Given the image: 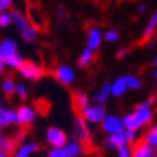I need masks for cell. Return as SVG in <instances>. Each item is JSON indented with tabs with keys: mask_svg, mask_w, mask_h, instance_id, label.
<instances>
[{
	"mask_svg": "<svg viewBox=\"0 0 157 157\" xmlns=\"http://www.w3.org/2000/svg\"><path fill=\"white\" fill-rule=\"evenodd\" d=\"M63 150L67 151V154L69 157H79L84 153V143L78 141V140H69L65 144Z\"/></svg>",
	"mask_w": 157,
	"mask_h": 157,
	"instance_id": "obj_20",
	"label": "cell"
},
{
	"mask_svg": "<svg viewBox=\"0 0 157 157\" xmlns=\"http://www.w3.org/2000/svg\"><path fill=\"white\" fill-rule=\"evenodd\" d=\"M56 16L59 17V19H63V17L67 16V13H65V12H63L62 9H59V10H56Z\"/></svg>",
	"mask_w": 157,
	"mask_h": 157,
	"instance_id": "obj_39",
	"label": "cell"
},
{
	"mask_svg": "<svg viewBox=\"0 0 157 157\" xmlns=\"http://www.w3.org/2000/svg\"><path fill=\"white\" fill-rule=\"evenodd\" d=\"M5 6H3V3H2V0H0V13H2V12H5Z\"/></svg>",
	"mask_w": 157,
	"mask_h": 157,
	"instance_id": "obj_43",
	"label": "cell"
},
{
	"mask_svg": "<svg viewBox=\"0 0 157 157\" xmlns=\"http://www.w3.org/2000/svg\"><path fill=\"white\" fill-rule=\"evenodd\" d=\"M2 3H3L6 10H9L12 7V5H13V0H2Z\"/></svg>",
	"mask_w": 157,
	"mask_h": 157,
	"instance_id": "obj_38",
	"label": "cell"
},
{
	"mask_svg": "<svg viewBox=\"0 0 157 157\" xmlns=\"http://www.w3.org/2000/svg\"><path fill=\"white\" fill-rule=\"evenodd\" d=\"M0 56H2V51H0Z\"/></svg>",
	"mask_w": 157,
	"mask_h": 157,
	"instance_id": "obj_47",
	"label": "cell"
},
{
	"mask_svg": "<svg viewBox=\"0 0 157 157\" xmlns=\"http://www.w3.org/2000/svg\"><path fill=\"white\" fill-rule=\"evenodd\" d=\"M125 53H127V49H125V48H120L118 51H117V58H120V59H121V58L125 56Z\"/></svg>",
	"mask_w": 157,
	"mask_h": 157,
	"instance_id": "obj_37",
	"label": "cell"
},
{
	"mask_svg": "<svg viewBox=\"0 0 157 157\" xmlns=\"http://www.w3.org/2000/svg\"><path fill=\"white\" fill-rule=\"evenodd\" d=\"M74 105H75V108L82 114V113H84V111L91 105L88 94L84 92V91H78V92H75V95H74Z\"/></svg>",
	"mask_w": 157,
	"mask_h": 157,
	"instance_id": "obj_17",
	"label": "cell"
},
{
	"mask_svg": "<svg viewBox=\"0 0 157 157\" xmlns=\"http://www.w3.org/2000/svg\"><path fill=\"white\" fill-rule=\"evenodd\" d=\"M0 157H10V154H7L5 151H0Z\"/></svg>",
	"mask_w": 157,
	"mask_h": 157,
	"instance_id": "obj_42",
	"label": "cell"
},
{
	"mask_svg": "<svg viewBox=\"0 0 157 157\" xmlns=\"http://www.w3.org/2000/svg\"><path fill=\"white\" fill-rule=\"evenodd\" d=\"M156 117H157V114H156Z\"/></svg>",
	"mask_w": 157,
	"mask_h": 157,
	"instance_id": "obj_48",
	"label": "cell"
},
{
	"mask_svg": "<svg viewBox=\"0 0 157 157\" xmlns=\"http://www.w3.org/2000/svg\"><path fill=\"white\" fill-rule=\"evenodd\" d=\"M72 136L74 140H78L81 143H88L91 138V133H90V127L84 117L79 115L74 120V125H72Z\"/></svg>",
	"mask_w": 157,
	"mask_h": 157,
	"instance_id": "obj_7",
	"label": "cell"
},
{
	"mask_svg": "<svg viewBox=\"0 0 157 157\" xmlns=\"http://www.w3.org/2000/svg\"><path fill=\"white\" fill-rule=\"evenodd\" d=\"M16 88H17V82L13 78H5L0 84V92L7 98H12L13 95H16Z\"/></svg>",
	"mask_w": 157,
	"mask_h": 157,
	"instance_id": "obj_19",
	"label": "cell"
},
{
	"mask_svg": "<svg viewBox=\"0 0 157 157\" xmlns=\"http://www.w3.org/2000/svg\"><path fill=\"white\" fill-rule=\"evenodd\" d=\"M45 140L51 147H65V144L69 141L67 131L62 130L61 127H55V125H51L46 128Z\"/></svg>",
	"mask_w": 157,
	"mask_h": 157,
	"instance_id": "obj_3",
	"label": "cell"
},
{
	"mask_svg": "<svg viewBox=\"0 0 157 157\" xmlns=\"http://www.w3.org/2000/svg\"><path fill=\"white\" fill-rule=\"evenodd\" d=\"M6 67L9 68V69H14V71H19L22 65H23L26 59L23 58L22 53H16V55H12V56L6 58Z\"/></svg>",
	"mask_w": 157,
	"mask_h": 157,
	"instance_id": "obj_23",
	"label": "cell"
},
{
	"mask_svg": "<svg viewBox=\"0 0 157 157\" xmlns=\"http://www.w3.org/2000/svg\"><path fill=\"white\" fill-rule=\"evenodd\" d=\"M134 115H136V118L138 120V123L141 124V127H144V125H147V124H150L153 121V109L151 107H148V105H146L144 102H141V104H138L136 108H134Z\"/></svg>",
	"mask_w": 157,
	"mask_h": 157,
	"instance_id": "obj_10",
	"label": "cell"
},
{
	"mask_svg": "<svg viewBox=\"0 0 157 157\" xmlns=\"http://www.w3.org/2000/svg\"><path fill=\"white\" fill-rule=\"evenodd\" d=\"M153 78H154V79L157 81V68L154 69V71H153Z\"/></svg>",
	"mask_w": 157,
	"mask_h": 157,
	"instance_id": "obj_44",
	"label": "cell"
},
{
	"mask_svg": "<svg viewBox=\"0 0 157 157\" xmlns=\"http://www.w3.org/2000/svg\"><path fill=\"white\" fill-rule=\"evenodd\" d=\"M53 78L56 79L61 85L71 86L76 81V71L68 63H59L53 69Z\"/></svg>",
	"mask_w": 157,
	"mask_h": 157,
	"instance_id": "obj_2",
	"label": "cell"
},
{
	"mask_svg": "<svg viewBox=\"0 0 157 157\" xmlns=\"http://www.w3.org/2000/svg\"><path fill=\"white\" fill-rule=\"evenodd\" d=\"M125 137H127L128 144L136 143V141H137V131H130V130H125Z\"/></svg>",
	"mask_w": 157,
	"mask_h": 157,
	"instance_id": "obj_35",
	"label": "cell"
},
{
	"mask_svg": "<svg viewBox=\"0 0 157 157\" xmlns=\"http://www.w3.org/2000/svg\"><path fill=\"white\" fill-rule=\"evenodd\" d=\"M109 84H111V97H114V98L123 97L127 92V90H128L125 76H117L114 81L109 82Z\"/></svg>",
	"mask_w": 157,
	"mask_h": 157,
	"instance_id": "obj_15",
	"label": "cell"
},
{
	"mask_svg": "<svg viewBox=\"0 0 157 157\" xmlns=\"http://www.w3.org/2000/svg\"><path fill=\"white\" fill-rule=\"evenodd\" d=\"M6 61H5V58L3 56H0V75H2V74H3V72L6 71Z\"/></svg>",
	"mask_w": 157,
	"mask_h": 157,
	"instance_id": "obj_36",
	"label": "cell"
},
{
	"mask_svg": "<svg viewBox=\"0 0 157 157\" xmlns=\"http://www.w3.org/2000/svg\"><path fill=\"white\" fill-rule=\"evenodd\" d=\"M117 156L118 157H133V147L130 144H124L117 148Z\"/></svg>",
	"mask_w": 157,
	"mask_h": 157,
	"instance_id": "obj_33",
	"label": "cell"
},
{
	"mask_svg": "<svg viewBox=\"0 0 157 157\" xmlns=\"http://www.w3.org/2000/svg\"><path fill=\"white\" fill-rule=\"evenodd\" d=\"M16 97L20 101H26L29 97V88L26 85V82H17V88H16Z\"/></svg>",
	"mask_w": 157,
	"mask_h": 157,
	"instance_id": "obj_31",
	"label": "cell"
},
{
	"mask_svg": "<svg viewBox=\"0 0 157 157\" xmlns=\"http://www.w3.org/2000/svg\"><path fill=\"white\" fill-rule=\"evenodd\" d=\"M109 97H111V84H109V82H105V84H102V86H101L100 90L92 95L91 100H92V104L104 105L105 102L108 101Z\"/></svg>",
	"mask_w": 157,
	"mask_h": 157,
	"instance_id": "obj_16",
	"label": "cell"
},
{
	"mask_svg": "<svg viewBox=\"0 0 157 157\" xmlns=\"http://www.w3.org/2000/svg\"><path fill=\"white\" fill-rule=\"evenodd\" d=\"M123 123H124V128L130 130V131H138L141 128V124L138 123V120L136 118L134 113H128L123 117Z\"/></svg>",
	"mask_w": 157,
	"mask_h": 157,
	"instance_id": "obj_22",
	"label": "cell"
},
{
	"mask_svg": "<svg viewBox=\"0 0 157 157\" xmlns=\"http://www.w3.org/2000/svg\"><path fill=\"white\" fill-rule=\"evenodd\" d=\"M13 25V16H12V10H5L0 13V28L6 29Z\"/></svg>",
	"mask_w": 157,
	"mask_h": 157,
	"instance_id": "obj_30",
	"label": "cell"
},
{
	"mask_svg": "<svg viewBox=\"0 0 157 157\" xmlns=\"http://www.w3.org/2000/svg\"><path fill=\"white\" fill-rule=\"evenodd\" d=\"M104 40L107 43H115L120 40V33L115 29H108L104 32Z\"/></svg>",
	"mask_w": 157,
	"mask_h": 157,
	"instance_id": "obj_32",
	"label": "cell"
},
{
	"mask_svg": "<svg viewBox=\"0 0 157 157\" xmlns=\"http://www.w3.org/2000/svg\"><path fill=\"white\" fill-rule=\"evenodd\" d=\"M124 144H128L127 137H125V131L120 134H114V136H107V138L104 140V147L107 150H117Z\"/></svg>",
	"mask_w": 157,
	"mask_h": 157,
	"instance_id": "obj_12",
	"label": "cell"
},
{
	"mask_svg": "<svg viewBox=\"0 0 157 157\" xmlns=\"http://www.w3.org/2000/svg\"><path fill=\"white\" fill-rule=\"evenodd\" d=\"M17 72H19L20 78H23L25 81H30V82L39 81L45 75L43 67L35 61H26Z\"/></svg>",
	"mask_w": 157,
	"mask_h": 157,
	"instance_id": "obj_1",
	"label": "cell"
},
{
	"mask_svg": "<svg viewBox=\"0 0 157 157\" xmlns=\"http://www.w3.org/2000/svg\"><path fill=\"white\" fill-rule=\"evenodd\" d=\"M124 76H125V81H127V86H128V90L137 91V90H141V88H143V81H141L137 75L127 74V75H124Z\"/></svg>",
	"mask_w": 157,
	"mask_h": 157,
	"instance_id": "obj_27",
	"label": "cell"
},
{
	"mask_svg": "<svg viewBox=\"0 0 157 157\" xmlns=\"http://www.w3.org/2000/svg\"><path fill=\"white\" fill-rule=\"evenodd\" d=\"M20 38H22V40L26 43H33L36 39H38V28L36 26H30V28L26 30V32H23V33H20Z\"/></svg>",
	"mask_w": 157,
	"mask_h": 157,
	"instance_id": "obj_29",
	"label": "cell"
},
{
	"mask_svg": "<svg viewBox=\"0 0 157 157\" xmlns=\"http://www.w3.org/2000/svg\"><path fill=\"white\" fill-rule=\"evenodd\" d=\"M39 150V144L33 140L25 141L20 146H17L16 151L13 153V157H32Z\"/></svg>",
	"mask_w": 157,
	"mask_h": 157,
	"instance_id": "obj_11",
	"label": "cell"
},
{
	"mask_svg": "<svg viewBox=\"0 0 157 157\" xmlns=\"http://www.w3.org/2000/svg\"><path fill=\"white\" fill-rule=\"evenodd\" d=\"M10 125H17V113L10 107H0V128H9Z\"/></svg>",
	"mask_w": 157,
	"mask_h": 157,
	"instance_id": "obj_9",
	"label": "cell"
},
{
	"mask_svg": "<svg viewBox=\"0 0 157 157\" xmlns=\"http://www.w3.org/2000/svg\"><path fill=\"white\" fill-rule=\"evenodd\" d=\"M0 107H3V105H2V95H0Z\"/></svg>",
	"mask_w": 157,
	"mask_h": 157,
	"instance_id": "obj_45",
	"label": "cell"
},
{
	"mask_svg": "<svg viewBox=\"0 0 157 157\" xmlns=\"http://www.w3.org/2000/svg\"><path fill=\"white\" fill-rule=\"evenodd\" d=\"M12 16H13V25L16 26V29L19 30L20 33L26 32L32 26L30 20H29V16L22 13L20 10H12Z\"/></svg>",
	"mask_w": 157,
	"mask_h": 157,
	"instance_id": "obj_13",
	"label": "cell"
},
{
	"mask_svg": "<svg viewBox=\"0 0 157 157\" xmlns=\"http://www.w3.org/2000/svg\"><path fill=\"white\" fill-rule=\"evenodd\" d=\"M16 148H17V146H16V140L13 137L0 134V151L12 154V153L16 151Z\"/></svg>",
	"mask_w": 157,
	"mask_h": 157,
	"instance_id": "obj_21",
	"label": "cell"
},
{
	"mask_svg": "<svg viewBox=\"0 0 157 157\" xmlns=\"http://www.w3.org/2000/svg\"><path fill=\"white\" fill-rule=\"evenodd\" d=\"M48 157H69L63 147H51L48 151Z\"/></svg>",
	"mask_w": 157,
	"mask_h": 157,
	"instance_id": "obj_34",
	"label": "cell"
},
{
	"mask_svg": "<svg viewBox=\"0 0 157 157\" xmlns=\"http://www.w3.org/2000/svg\"><path fill=\"white\" fill-rule=\"evenodd\" d=\"M151 63L154 65V67L157 68V55H154V58H153V61H151Z\"/></svg>",
	"mask_w": 157,
	"mask_h": 157,
	"instance_id": "obj_41",
	"label": "cell"
},
{
	"mask_svg": "<svg viewBox=\"0 0 157 157\" xmlns=\"http://www.w3.org/2000/svg\"><path fill=\"white\" fill-rule=\"evenodd\" d=\"M0 51H2V56L6 59L12 55L19 53V46H17V42L13 38H5L0 42Z\"/></svg>",
	"mask_w": 157,
	"mask_h": 157,
	"instance_id": "obj_14",
	"label": "cell"
},
{
	"mask_svg": "<svg viewBox=\"0 0 157 157\" xmlns=\"http://www.w3.org/2000/svg\"><path fill=\"white\" fill-rule=\"evenodd\" d=\"M137 10H138V13H140V14H143L144 12H146V5H138Z\"/></svg>",
	"mask_w": 157,
	"mask_h": 157,
	"instance_id": "obj_40",
	"label": "cell"
},
{
	"mask_svg": "<svg viewBox=\"0 0 157 157\" xmlns=\"http://www.w3.org/2000/svg\"><path fill=\"white\" fill-rule=\"evenodd\" d=\"M133 157H154L153 147L148 146L146 141H138L133 147Z\"/></svg>",
	"mask_w": 157,
	"mask_h": 157,
	"instance_id": "obj_18",
	"label": "cell"
},
{
	"mask_svg": "<svg viewBox=\"0 0 157 157\" xmlns=\"http://www.w3.org/2000/svg\"><path fill=\"white\" fill-rule=\"evenodd\" d=\"M144 141L148 146H151L153 148H157V124H154L148 128V131L144 136Z\"/></svg>",
	"mask_w": 157,
	"mask_h": 157,
	"instance_id": "obj_28",
	"label": "cell"
},
{
	"mask_svg": "<svg viewBox=\"0 0 157 157\" xmlns=\"http://www.w3.org/2000/svg\"><path fill=\"white\" fill-rule=\"evenodd\" d=\"M82 117L85 120L88 124H102V121L105 120V117L108 115L107 109H105L104 105H100V104H91L88 108L82 113Z\"/></svg>",
	"mask_w": 157,
	"mask_h": 157,
	"instance_id": "obj_4",
	"label": "cell"
},
{
	"mask_svg": "<svg viewBox=\"0 0 157 157\" xmlns=\"http://www.w3.org/2000/svg\"><path fill=\"white\" fill-rule=\"evenodd\" d=\"M92 62H94V51H91L88 48L82 49L79 56H78V65H79V68L90 67Z\"/></svg>",
	"mask_w": 157,
	"mask_h": 157,
	"instance_id": "obj_24",
	"label": "cell"
},
{
	"mask_svg": "<svg viewBox=\"0 0 157 157\" xmlns=\"http://www.w3.org/2000/svg\"><path fill=\"white\" fill-rule=\"evenodd\" d=\"M101 128L107 136H114V134H120L124 133L125 128H124V123L123 118L118 117L115 114H108L105 117V120L101 124Z\"/></svg>",
	"mask_w": 157,
	"mask_h": 157,
	"instance_id": "obj_6",
	"label": "cell"
},
{
	"mask_svg": "<svg viewBox=\"0 0 157 157\" xmlns=\"http://www.w3.org/2000/svg\"><path fill=\"white\" fill-rule=\"evenodd\" d=\"M17 113V125L20 127H30L38 117V111L35 107L28 104H22L16 108Z\"/></svg>",
	"mask_w": 157,
	"mask_h": 157,
	"instance_id": "obj_5",
	"label": "cell"
},
{
	"mask_svg": "<svg viewBox=\"0 0 157 157\" xmlns=\"http://www.w3.org/2000/svg\"><path fill=\"white\" fill-rule=\"evenodd\" d=\"M29 20H33L32 22V25L33 26H43L45 25V17H43V14L39 12L36 7H29Z\"/></svg>",
	"mask_w": 157,
	"mask_h": 157,
	"instance_id": "obj_26",
	"label": "cell"
},
{
	"mask_svg": "<svg viewBox=\"0 0 157 157\" xmlns=\"http://www.w3.org/2000/svg\"><path fill=\"white\" fill-rule=\"evenodd\" d=\"M154 157H157V153H156V154H154Z\"/></svg>",
	"mask_w": 157,
	"mask_h": 157,
	"instance_id": "obj_46",
	"label": "cell"
},
{
	"mask_svg": "<svg viewBox=\"0 0 157 157\" xmlns=\"http://www.w3.org/2000/svg\"><path fill=\"white\" fill-rule=\"evenodd\" d=\"M102 40H104V33L101 32V29L97 26H91L86 32V48L95 52L101 48Z\"/></svg>",
	"mask_w": 157,
	"mask_h": 157,
	"instance_id": "obj_8",
	"label": "cell"
},
{
	"mask_svg": "<svg viewBox=\"0 0 157 157\" xmlns=\"http://www.w3.org/2000/svg\"><path fill=\"white\" fill-rule=\"evenodd\" d=\"M156 29H157V10L151 14L150 20H148L147 25H146V28H144V32H143V38H144V39H150L153 35H154Z\"/></svg>",
	"mask_w": 157,
	"mask_h": 157,
	"instance_id": "obj_25",
	"label": "cell"
}]
</instances>
